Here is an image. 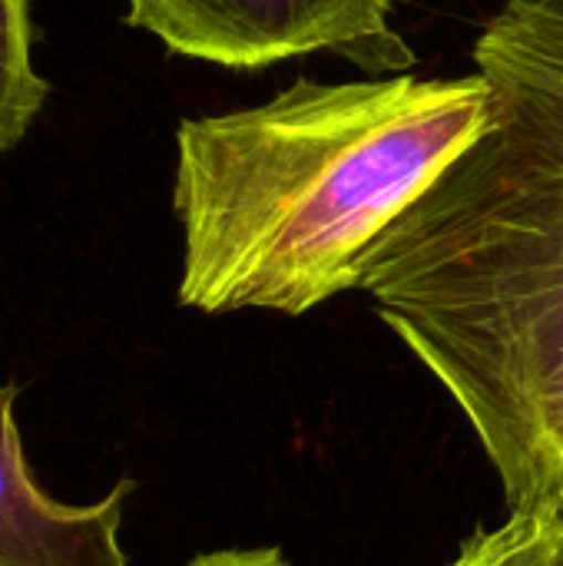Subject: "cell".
<instances>
[{"mask_svg":"<svg viewBox=\"0 0 563 566\" xmlns=\"http://www.w3.org/2000/svg\"><path fill=\"white\" fill-rule=\"evenodd\" d=\"M392 7L395 0H126V23L179 56L222 66L332 53L368 76H392L415 63L392 30Z\"/></svg>","mask_w":563,"mask_h":566,"instance_id":"3","label":"cell"},{"mask_svg":"<svg viewBox=\"0 0 563 566\" xmlns=\"http://www.w3.org/2000/svg\"><path fill=\"white\" fill-rule=\"evenodd\" d=\"M561 504L534 507V511H511L501 527L471 534L451 566H538L551 547Z\"/></svg>","mask_w":563,"mask_h":566,"instance_id":"6","label":"cell"},{"mask_svg":"<svg viewBox=\"0 0 563 566\" xmlns=\"http://www.w3.org/2000/svg\"><path fill=\"white\" fill-rule=\"evenodd\" d=\"M46 90L33 66L30 0H0V156L27 136Z\"/></svg>","mask_w":563,"mask_h":566,"instance_id":"5","label":"cell"},{"mask_svg":"<svg viewBox=\"0 0 563 566\" xmlns=\"http://www.w3.org/2000/svg\"><path fill=\"white\" fill-rule=\"evenodd\" d=\"M20 385H0V566H129L123 514L133 481L96 504H60L33 478L13 405Z\"/></svg>","mask_w":563,"mask_h":566,"instance_id":"4","label":"cell"},{"mask_svg":"<svg viewBox=\"0 0 563 566\" xmlns=\"http://www.w3.org/2000/svg\"><path fill=\"white\" fill-rule=\"evenodd\" d=\"M538 566H563V507L561 517H557V527H554V537H551V547H548V554L541 557Z\"/></svg>","mask_w":563,"mask_h":566,"instance_id":"8","label":"cell"},{"mask_svg":"<svg viewBox=\"0 0 563 566\" xmlns=\"http://www.w3.org/2000/svg\"><path fill=\"white\" fill-rule=\"evenodd\" d=\"M471 76L295 80L262 106L183 119L179 305L305 315L358 289L372 245L481 136Z\"/></svg>","mask_w":563,"mask_h":566,"instance_id":"2","label":"cell"},{"mask_svg":"<svg viewBox=\"0 0 563 566\" xmlns=\"http://www.w3.org/2000/svg\"><path fill=\"white\" fill-rule=\"evenodd\" d=\"M186 566H292L279 547H226L192 557Z\"/></svg>","mask_w":563,"mask_h":566,"instance_id":"7","label":"cell"},{"mask_svg":"<svg viewBox=\"0 0 563 566\" xmlns=\"http://www.w3.org/2000/svg\"><path fill=\"white\" fill-rule=\"evenodd\" d=\"M481 136L362 259L358 292L471 424L511 511L563 501V0L475 43Z\"/></svg>","mask_w":563,"mask_h":566,"instance_id":"1","label":"cell"}]
</instances>
